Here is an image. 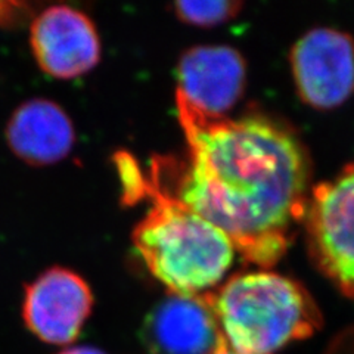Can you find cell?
<instances>
[{
  "label": "cell",
  "mask_w": 354,
  "mask_h": 354,
  "mask_svg": "<svg viewBox=\"0 0 354 354\" xmlns=\"http://www.w3.org/2000/svg\"><path fill=\"white\" fill-rule=\"evenodd\" d=\"M177 114L189 161L157 160L148 186L223 230L245 261L272 268L306 216L310 161L301 140L264 115L209 117L182 104Z\"/></svg>",
  "instance_id": "obj_1"
},
{
  "label": "cell",
  "mask_w": 354,
  "mask_h": 354,
  "mask_svg": "<svg viewBox=\"0 0 354 354\" xmlns=\"http://www.w3.org/2000/svg\"><path fill=\"white\" fill-rule=\"evenodd\" d=\"M208 297L226 344L243 354H272L322 322L312 295L273 272L235 274Z\"/></svg>",
  "instance_id": "obj_2"
},
{
  "label": "cell",
  "mask_w": 354,
  "mask_h": 354,
  "mask_svg": "<svg viewBox=\"0 0 354 354\" xmlns=\"http://www.w3.org/2000/svg\"><path fill=\"white\" fill-rule=\"evenodd\" d=\"M153 205L133 234L148 269L170 294L201 295L216 286L235 259L223 230L167 194L148 186Z\"/></svg>",
  "instance_id": "obj_3"
},
{
  "label": "cell",
  "mask_w": 354,
  "mask_h": 354,
  "mask_svg": "<svg viewBox=\"0 0 354 354\" xmlns=\"http://www.w3.org/2000/svg\"><path fill=\"white\" fill-rule=\"evenodd\" d=\"M304 221L317 268L354 298V161L310 191Z\"/></svg>",
  "instance_id": "obj_4"
},
{
  "label": "cell",
  "mask_w": 354,
  "mask_h": 354,
  "mask_svg": "<svg viewBox=\"0 0 354 354\" xmlns=\"http://www.w3.org/2000/svg\"><path fill=\"white\" fill-rule=\"evenodd\" d=\"M297 92L317 109L344 104L354 93V37L317 27L297 40L290 55Z\"/></svg>",
  "instance_id": "obj_5"
},
{
  "label": "cell",
  "mask_w": 354,
  "mask_h": 354,
  "mask_svg": "<svg viewBox=\"0 0 354 354\" xmlns=\"http://www.w3.org/2000/svg\"><path fill=\"white\" fill-rule=\"evenodd\" d=\"M245 79V61L236 49L196 46L180 58L176 101L199 114L225 117L242 96Z\"/></svg>",
  "instance_id": "obj_6"
},
{
  "label": "cell",
  "mask_w": 354,
  "mask_h": 354,
  "mask_svg": "<svg viewBox=\"0 0 354 354\" xmlns=\"http://www.w3.org/2000/svg\"><path fill=\"white\" fill-rule=\"evenodd\" d=\"M92 304V292L79 274L52 269L27 288L24 320L41 341L70 344L80 335Z\"/></svg>",
  "instance_id": "obj_7"
},
{
  "label": "cell",
  "mask_w": 354,
  "mask_h": 354,
  "mask_svg": "<svg viewBox=\"0 0 354 354\" xmlns=\"http://www.w3.org/2000/svg\"><path fill=\"white\" fill-rule=\"evenodd\" d=\"M149 354H213L223 342L207 294H170L155 307L142 329Z\"/></svg>",
  "instance_id": "obj_8"
},
{
  "label": "cell",
  "mask_w": 354,
  "mask_h": 354,
  "mask_svg": "<svg viewBox=\"0 0 354 354\" xmlns=\"http://www.w3.org/2000/svg\"><path fill=\"white\" fill-rule=\"evenodd\" d=\"M31 46L43 71L58 79L87 73L101 55L92 21L70 6H52L36 18Z\"/></svg>",
  "instance_id": "obj_9"
},
{
  "label": "cell",
  "mask_w": 354,
  "mask_h": 354,
  "mask_svg": "<svg viewBox=\"0 0 354 354\" xmlns=\"http://www.w3.org/2000/svg\"><path fill=\"white\" fill-rule=\"evenodd\" d=\"M12 151L30 164H52L62 160L73 148L74 130L62 108L44 99L19 106L8 126Z\"/></svg>",
  "instance_id": "obj_10"
},
{
  "label": "cell",
  "mask_w": 354,
  "mask_h": 354,
  "mask_svg": "<svg viewBox=\"0 0 354 354\" xmlns=\"http://www.w3.org/2000/svg\"><path fill=\"white\" fill-rule=\"evenodd\" d=\"M242 3L236 0H212V2H179L176 12L189 24L199 27H212L221 24L235 17Z\"/></svg>",
  "instance_id": "obj_11"
},
{
  "label": "cell",
  "mask_w": 354,
  "mask_h": 354,
  "mask_svg": "<svg viewBox=\"0 0 354 354\" xmlns=\"http://www.w3.org/2000/svg\"><path fill=\"white\" fill-rule=\"evenodd\" d=\"M61 354H104L102 351L95 350V348H88V347H79V348H71L66 350Z\"/></svg>",
  "instance_id": "obj_12"
},
{
  "label": "cell",
  "mask_w": 354,
  "mask_h": 354,
  "mask_svg": "<svg viewBox=\"0 0 354 354\" xmlns=\"http://www.w3.org/2000/svg\"><path fill=\"white\" fill-rule=\"evenodd\" d=\"M213 354H243V353H239V351L234 350L232 347H229L226 344V341L223 339V342H221V344L216 348V351Z\"/></svg>",
  "instance_id": "obj_13"
}]
</instances>
